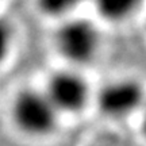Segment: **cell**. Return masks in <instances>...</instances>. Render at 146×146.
<instances>
[{
	"label": "cell",
	"mask_w": 146,
	"mask_h": 146,
	"mask_svg": "<svg viewBox=\"0 0 146 146\" xmlns=\"http://www.w3.org/2000/svg\"><path fill=\"white\" fill-rule=\"evenodd\" d=\"M11 120L22 134L43 138L56 131L60 112L43 89H21L11 103Z\"/></svg>",
	"instance_id": "obj_1"
},
{
	"label": "cell",
	"mask_w": 146,
	"mask_h": 146,
	"mask_svg": "<svg viewBox=\"0 0 146 146\" xmlns=\"http://www.w3.org/2000/svg\"><path fill=\"white\" fill-rule=\"evenodd\" d=\"M54 45L58 54L77 68L95 61L103 45V36L95 22L74 16L60 25L54 35Z\"/></svg>",
	"instance_id": "obj_2"
},
{
	"label": "cell",
	"mask_w": 146,
	"mask_h": 146,
	"mask_svg": "<svg viewBox=\"0 0 146 146\" xmlns=\"http://www.w3.org/2000/svg\"><path fill=\"white\" fill-rule=\"evenodd\" d=\"M95 99L104 116L110 119H126L145 108L146 89L135 77H118L103 84Z\"/></svg>",
	"instance_id": "obj_3"
},
{
	"label": "cell",
	"mask_w": 146,
	"mask_h": 146,
	"mask_svg": "<svg viewBox=\"0 0 146 146\" xmlns=\"http://www.w3.org/2000/svg\"><path fill=\"white\" fill-rule=\"evenodd\" d=\"M43 91L60 114H78L92 99L89 81L76 68L52 73Z\"/></svg>",
	"instance_id": "obj_4"
},
{
	"label": "cell",
	"mask_w": 146,
	"mask_h": 146,
	"mask_svg": "<svg viewBox=\"0 0 146 146\" xmlns=\"http://www.w3.org/2000/svg\"><path fill=\"white\" fill-rule=\"evenodd\" d=\"M98 14L102 19L112 23L130 19L139 7L135 1H102L98 3Z\"/></svg>",
	"instance_id": "obj_5"
},
{
	"label": "cell",
	"mask_w": 146,
	"mask_h": 146,
	"mask_svg": "<svg viewBox=\"0 0 146 146\" xmlns=\"http://www.w3.org/2000/svg\"><path fill=\"white\" fill-rule=\"evenodd\" d=\"M76 5L77 3H70V1H45L41 3V8L43 12L50 15H64Z\"/></svg>",
	"instance_id": "obj_6"
},
{
	"label": "cell",
	"mask_w": 146,
	"mask_h": 146,
	"mask_svg": "<svg viewBox=\"0 0 146 146\" xmlns=\"http://www.w3.org/2000/svg\"><path fill=\"white\" fill-rule=\"evenodd\" d=\"M11 46V30L8 23L0 19V64L8 56Z\"/></svg>",
	"instance_id": "obj_7"
},
{
	"label": "cell",
	"mask_w": 146,
	"mask_h": 146,
	"mask_svg": "<svg viewBox=\"0 0 146 146\" xmlns=\"http://www.w3.org/2000/svg\"><path fill=\"white\" fill-rule=\"evenodd\" d=\"M89 146H129V145L126 143L125 139L119 138L118 135L107 134V135H102L100 138L92 141Z\"/></svg>",
	"instance_id": "obj_8"
},
{
	"label": "cell",
	"mask_w": 146,
	"mask_h": 146,
	"mask_svg": "<svg viewBox=\"0 0 146 146\" xmlns=\"http://www.w3.org/2000/svg\"><path fill=\"white\" fill-rule=\"evenodd\" d=\"M141 133L146 141V106L145 108L142 110V119H141Z\"/></svg>",
	"instance_id": "obj_9"
}]
</instances>
